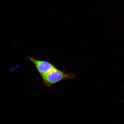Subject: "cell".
Returning <instances> with one entry per match:
<instances>
[{
    "instance_id": "obj_1",
    "label": "cell",
    "mask_w": 124,
    "mask_h": 124,
    "mask_svg": "<svg viewBox=\"0 0 124 124\" xmlns=\"http://www.w3.org/2000/svg\"><path fill=\"white\" fill-rule=\"evenodd\" d=\"M42 82L47 88H50L52 85L63 80L73 79L76 76L72 73H68L55 68L51 71L41 76Z\"/></svg>"
},
{
    "instance_id": "obj_2",
    "label": "cell",
    "mask_w": 124,
    "mask_h": 124,
    "mask_svg": "<svg viewBox=\"0 0 124 124\" xmlns=\"http://www.w3.org/2000/svg\"><path fill=\"white\" fill-rule=\"evenodd\" d=\"M27 58L29 61L32 62L35 66L41 76L48 73L56 68L50 61L38 60L31 56H29Z\"/></svg>"
}]
</instances>
